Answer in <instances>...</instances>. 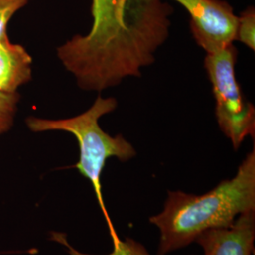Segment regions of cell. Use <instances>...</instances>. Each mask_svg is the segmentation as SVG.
<instances>
[{"label":"cell","mask_w":255,"mask_h":255,"mask_svg":"<svg viewBox=\"0 0 255 255\" xmlns=\"http://www.w3.org/2000/svg\"><path fill=\"white\" fill-rule=\"evenodd\" d=\"M121 0H91V6L97 9H106L116 4Z\"/></svg>","instance_id":"obj_11"},{"label":"cell","mask_w":255,"mask_h":255,"mask_svg":"<svg viewBox=\"0 0 255 255\" xmlns=\"http://www.w3.org/2000/svg\"><path fill=\"white\" fill-rule=\"evenodd\" d=\"M255 211V148L237 173L201 195L167 192L163 210L149 222L159 231L157 255H166L195 243L211 231L231 227L239 216Z\"/></svg>","instance_id":"obj_1"},{"label":"cell","mask_w":255,"mask_h":255,"mask_svg":"<svg viewBox=\"0 0 255 255\" xmlns=\"http://www.w3.org/2000/svg\"><path fill=\"white\" fill-rule=\"evenodd\" d=\"M190 15V30L206 54L215 53L236 41L237 18L224 0H174Z\"/></svg>","instance_id":"obj_4"},{"label":"cell","mask_w":255,"mask_h":255,"mask_svg":"<svg viewBox=\"0 0 255 255\" xmlns=\"http://www.w3.org/2000/svg\"><path fill=\"white\" fill-rule=\"evenodd\" d=\"M255 211L237 218L229 228L211 230L198 237L195 243L203 255H255Z\"/></svg>","instance_id":"obj_5"},{"label":"cell","mask_w":255,"mask_h":255,"mask_svg":"<svg viewBox=\"0 0 255 255\" xmlns=\"http://www.w3.org/2000/svg\"><path fill=\"white\" fill-rule=\"evenodd\" d=\"M237 47L234 44L215 53L206 54L204 67L216 101L219 128L236 150L247 137L255 135V108L245 99L236 76Z\"/></svg>","instance_id":"obj_3"},{"label":"cell","mask_w":255,"mask_h":255,"mask_svg":"<svg viewBox=\"0 0 255 255\" xmlns=\"http://www.w3.org/2000/svg\"><path fill=\"white\" fill-rule=\"evenodd\" d=\"M236 41H238L250 49H255V9L254 6L248 7L237 18Z\"/></svg>","instance_id":"obj_8"},{"label":"cell","mask_w":255,"mask_h":255,"mask_svg":"<svg viewBox=\"0 0 255 255\" xmlns=\"http://www.w3.org/2000/svg\"><path fill=\"white\" fill-rule=\"evenodd\" d=\"M31 0H0V40L8 38L9 20Z\"/></svg>","instance_id":"obj_10"},{"label":"cell","mask_w":255,"mask_h":255,"mask_svg":"<svg viewBox=\"0 0 255 255\" xmlns=\"http://www.w3.org/2000/svg\"><path fill=\"white\" fill-rule=\"evenodd\" d=\"M117 107L118 101L115 98L104 99L99 96L89 109L74 118L45 119L29 117L27 119V127L33 132L61 130L76 137L80 148V159L75 167L91 182L101 213L108 225L113 244L118 242L120 237L114 227L103 199L101 175L111 158L127 162L136 156L135 148L125 137L122 134L112 136L100 125V119L114 112Z\"/></svg>","instance_id":"obj_2"},{"label":"cell","mask_w":255,"mask_h":255,"mask_svg":"<svg viewBox=\"0 0 255 255\" xmlns=\"http://www.w3.org/2000/svg\"><path fill=\"white\" fill-rule=\"evenodd\" d=\"M19 95L0 90V135L9 131L13 124Z\"/></svg>","instance_id":"obj_9"},{"label":"cell","mask_w":255,"mask_h":255,"mask_svg":"<svg viewBox=\"0 0 255 255\" xmlns=\"http://www.w3.org/2000/svg\"><path fill=\"white\" fill-rule=\"evenodd\" d=\"M53 238L56 241L67 247L70 255H83L80 252L76 251L75 249H73V247L70 246L66 242L65 238H63L62 234H53ZM106 255H150V254L147 252L146 248L143 246L141 243L137 242L132 238L128 237L125 240L119 239L118 242L114 243L112 253Z\"/></svg>","instance_id":"obj_7"},{"label":"cell","mask_w":255,"mask_h":255,"mask_svg":"<svg viewBox=\"0 0 255 255\" xmlns=\"http://www.w3.org/2000/svg\"><path fill=\"white\" fill-rule=\"evenodd\" d=\"M31 64L32 59L23 46L10 43L9 37L0 40V90L15 93L29 82Z\"/></svg>","instance_id":"obj_6"}]
</instances>
